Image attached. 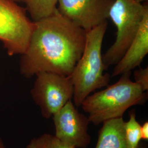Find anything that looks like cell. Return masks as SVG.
<instances>
[{"instance_id":"obj_1","label":"cell","mask_w":148,"mask_h":148,"mask_svg":"<svg viewBox=\"0 0 148 148\" xmlns=\"http://www.w3.org/2000/svg\"><path fill=\"white\" fill-rule=\"evenodd\" d=\"M35 24L29 45L21 55V74L27 79L41 72L70 76L83 53L86 32L58 10Z\"/></svg>"},{"instance_id":"obj_18","label":"cell","mask_w":148,"mask_h":148,"mask_svg":"<svg viewBox=\"0 0 148 148\" xmlns=\"http://www.w3.org/2000/svg\"><path fill=\"white\" fill-rule=\"evenodd\" d=\"M11 1H13L14 2H20L22 1V0H11Z\"/></svg>"},{"instance_id":"obj_13","label":"cell","mask_w":148,"mask_h":148,"mask_svg":"<svg viewBox=\"0 0 148 148\" xmlns=\"http://www.w3.org/2000/svg\"><path fill=\"white\" fill-rule=\"evenodd\" d=\"M27 148H75L62 142L55 135L45 133L40 137L33 138Z\"/></svg>"},{"instance_id":"obj_5","label":"cell","mask_w":148,"mask_h":148,"mask_svg":"<svg viewBox=\"0 0 148 148\" xmlns=\"http://www.w3.org/2000/svg\"><path fill=\"white\" fill-rule=\"evenodd\" d=\"M26 10L11 0H0V41L9 56L27 51L35 29Z\"/></svg>"},{"instance_id":"obj_12","label":"cell","mask_w":148,"mask_h":148,"mask_svg":"<svg viewBox=\"0 0 148 148\" xmlns=\"http://www.w3.org/2000/svg\"><path fill=\"white\" fill-rule=\"evenodd\" d=\"M130 119L124 123V133L128 148H139L141 138V125L136 120L135 110L129 112Z\"/></svg>"},{"instance_id":"obj_4","label":"cell","mask_w":148,"mask_h":148,"mask_svg":"<svg viewBox=\"0 0 148 148\" xmlns=\"http://www.w3.org/2000/svg\"><path fill=\"white\" fill-rule=\"evenodd\" d=\"M148 10V5L135 0H115L109 11V18L116 27L115 42L103 55L106 68L121 58L137 34Z\"/></svg>"},{"instance_id":"obj_8","label":"cell","mask_w":148,"mask_h":148,"mask_svg":"<svg viewBox=\"0 0 148 148\" xmlns=\"http://www.w3.org/2000/svg\"><path fill=\"white\" fill-rule=\"evenodd\" d=\"M115 0H58L59 12L86 32L107 21Z\"/></svg>"},{"instance_id":"obj_2","label":"cell","mask_w":148,"mask_h":148,"mask_svg":"<svg viewBox=\"0 0 148 148\" xmlns=\"http://www.w3.org/2000/svg\"><path fill=\"white\" fill-rule=\"evenodd\" d=\"M108 21L86 32L85 48L71 76L74 87V104L81 106L92 93L108 86L111 76L104 73L106 67L101 53Z\"/></svg>"},{"instance_id":"obj_9","label":"cell","mask_w":148,"mask_h":148,"mask_svg":"<svg viewBox=\"0 0 148 148\" xmlns=\"http://www.w3.org/2000/svg\"><path fill=\"white\" fill-rule=\"evenodd\" d=\"M148 53V10L145 13L140 26L132 41L115 64L111 76L127 73L140 66Z\"/></svg>"},{"instance_id":"obj_10","label":"cell","mask_w":148,"mask_h":148,"mask_svg":"<svg viewBox=\"0 0 148 148\" xmlns=\"http://www.w3.org/2000/svg\"><path fill=\"white\" fill-rule=\"evenodd\" d=\"M123 117L103 123L95 148H128L124 133ZM139 148H143L140 146Z\"/></svg>"},{"instance_id":"obj_15","label":"cell","mask_w":148,"mask_h":148,"mask_svg":"<svg viewBox=\"0 0 148 148\" xmlns=\"http://www.w3.org/2000/svg\"><path fill=\"white\" fill-rule=\"evenodd\" d=\"M140 134L142 139L148 140V122L145 121L140 127Z\"/></svg>"},{"instance_id":"obj_6","label":"cell","mask_w":148,"mask_h":148,"mask_svg":"<svg viewBox=\"0 0 148 148\" xmlns=\"http://www.w3.org/2000/svg\"><path fill=\"white\" fill-rule=\"evenodd\" d=\"M35 76L31 95L42 116L49 119L73 98L72 79L71 76L49 72H41Z\"/></svg>"},{"instance_id":"obj_7","label":"cell","mask_w":148,"mask_h":148,"mask_svg":"<svg viewBox=\"0 0 148 148\" xmlns=\"http://www.w3.org/2000/svg\"><path fill=\"white\" fill-rule=\"evenodd\" d=\"M55 136L62 142L75 148H86L90 143L88 117L78 111L71 100L53 117Z\"/></svg>"},{"instance_id":"obj_14","label":"cell","mask_w":148,"mask_h":148,"mask_svg":"<svg viewBox=\"0 0 148 148\" xmlns=\"http://www.w3.org/2000/svg\"><path fill=\"white\" fill-rule=\"evenodd\" d=\"M134 82L139 85L144 92L148 90V68H139L134 72Z\"/></svg>"},{"instance_id":"obj_3","label":"cell","mask_w":148,"mask_h":148,"mask_svg":"<svg viewBox=\"0 0 148 148\" xmlns=\"http://www.w3.org/2000/svg\"><path fill=\"white\" fill-rule=\"evenodd\" d=\"M131 72L121 75L113 85L88 95L81 106L90 122L99 125L106 121L123 117L131 106L142 105L147 95L141 87L131 79Z\"/></svg>"},{"instance_id":"obj_17","label":"cell","mask_w":148,"mask_h":148,"mask_svg":"<svg viewBox=\"0 0 148 148\" xmlns=\"http://www.w3.org/2000/svg\"><path fill=\"white\" fill-rule=\"evenodd\" d=\"M135 1H137L138 3H142L143 2H145V1H147V0H135Z\"/></svg>"},{"instance_id":"obj_11","label":"cell","mask_w":148,"mask_h":148,"mask_svg":"<svg viewBox=\"0 0 148 148\" xmlns=\"http://www.w3.org/2000/svg\"><path fill=\"white\" fill-rule=\"evenodd\" d=\"M32 21H39L52 15L57 11L58 0H22Z\"/></svg>"},{"instance_id":"obj_16","label":"cell","mask_w":148,"mask_h":148,"mask_svg":"<svg viewBox=\"0 0 148 148\" xmlns=\"http://www.w3.org/2000/svg\"><path fill=\"white\" fill-rule=\"evenodd\" d=\"M0 148H6L5 144L1 137H0Z\"/></svg>"}]
</instances>
